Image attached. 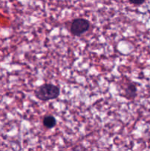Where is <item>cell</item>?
I'll use <instances>...</instances> for the list:
<instances>
[{"mask_svg":"<svg viewBox=\"0 0 150 151\" xmlns=\"http://www.w3.org/2000/svg\"><path fill=\"white\" fill-rule=\"evenodd\" d=\"M129 1L130 4H134V5L136 6H139L144 4L146 1V0H129Z\"/></svg>","mask_w":150,"mask_h":151,"instance_id":"5","label":"cell"},{"mask_svg":"<svg viewBox=\"0 0 150 151\" xmlns=\"http://www.w3.org/2000/svg\"><path fill=\"white\" fill-rule=\"evenodd\" d=\"M137 91H138V88H137L136 85L134 83H129L124 88L125 97L128 100H133L136 97Z\"/></svg>","mask_w":150,"mask_h":151,"instance_id":"3","label":"cell"},{"mask_svg":"<svg viewBox=\"0 0 150 151\" xmlns=\"http://www.w3.org/2000/svg\"><path fill=\"white\" fill-rule=\"evenodd\" d=\"M35 97L41 101L46 102L55 100L60 96V88L52 83H44L40 86L34 91Z\"/></svg>","mask_w":150,"mask_h":151,"instance_id":"1","label":"cell"},{"mask_svg":"<svg viewBox=\"0 0 150 151\" xmlns=\"http://www.w3.org/2000/svg\"><path fill=\"white\" fill-rule=\"evenodd\" d=\"M91 24L87 19L83 18H76L71 23L70 32L72 35L79 37L89 30Z\"/></svg>","mask_w":150,"mask_h":151,"instance_id":"2","label":"cell"},{"mask_svg":"<svg viewBox=\"0 0 150 151\" xmlns=\"http://www.w3.org/2000/svg\"><path fill=\"white\" fill-rule=\"evenodd\" d=\"M43 125L47 129H51L57 125V119L52 115H46L43 119Z\"/></svg>","mask_w":150,"mask_h":151,"instance_id":"4","label":"cell"}]
</instances>
